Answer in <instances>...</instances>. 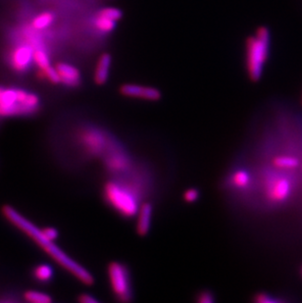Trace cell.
<instances>
[{"instance_id": "6da1fadb", "label": "cell", "mask_w": 302, "mask_h": 303, "mask_svg": "<svg viewBox=\"0 0 302 303\" xmlns=\"http://www.w3.org/2000/svg\"><path fill=\"white\" fill-rule=\"evenodd\" d=\"M2 213L4 217L13 224L17 229L22 231L27 234L33 242H35L41 249H44L49 256L54 261H56L61 267L66 269L70 272L73 276H75L81 283L85 285H93V277L92 274L83 268L78 262L72 259L67 253H65L58 245L50 239L47 237L42 230L39 229L33 222L26 218L22 213L15 209L10 205H5L2 208Z\"/></svg>"}, {"instance_id": "7a4b0ae2", "label": "cell", "mask_w": 302, "mask_h": 303, "mask_svg": "<svg viewBox=\"0 0 302 303\" xmlns=\"http://www.w3.org/2000/svg\"><path fill=\"white\" fill-rule=\"evenodd\" d=\"M142 186L135 180H111L105 184L106 202L123 217L132 218L140 208Z\"/></svg>"}, {"instance_id": "3957f363", "label": "cell", "mask_w": 302, "mask_h": 303, "mask_svg": "<svg viewBox=\"0 0 302 303\" xmlns=\"http://www.w3.org/2000/svg\"><path fill=\"white\" fill-rule=\"evenodd\" d=\"M37 94L20 88L0 86V117L33 116L40 109Z\"/></svg>"}, {"instance_id": "277c9868", "label": "cell", "mask_w": 302, "mask_h": 303, "mask_svg": "<svg viewBox=\"0 0 302 303\" xmlns=\"http://www.w3.org/2000/svg\"><path fill=\"white\" fill-rule=\"evenodd\" d=\"M271 35L266 27H260L254 36L248 37L246 41V65L251 81L261 79L265 63L269 57Z\"/></svg>"}, {"instance_id": "5b68a950", "label": "cell", "mask_w": 302, "mask_h": 303, "mask_svg": "<svg viewBox=\"0 0 302 303\" xmlns=\"http://www.w3.org/2000/svg\"><path fill=\"white\" fill-rule=\"evenodd\" d=\"M77 140L81 145V149L89 156L102 157L108 146L114 140L102 129L85 127L78 132Z\"/></svg>"}, {"instance_id": "8992f818", "label": "cell", "mask_w": 302, "mask_h": 303, "mask_svg": "<svg viewBox=\"0 0 302 303\" xmlns=\"http://www.w3.org/2000/svg\"><path fill=\"white\" fill-rule=\"evenodd\" d=\"M107 271L112 292L117 299L122 302L131 301L133 298V289L128 268L120 262H112L109 264Z\"/></svg>"}, {"instance_id": "52a82bcc", "label": "cell", "mask_w": 302, "mask_h": 303, "mask_svg": "<svg viewBox=\"0 0 302 303\" xmlns=\"http://www.w3.org/2000/svg\"><path fill=\"white\" fill-rule=\"evenodd\" d=\"M105 168L113 175H126L133 170V161L128 152L114 140L103 156Z\"/></svg>"}, {"instance_id": "ba28073f", "label": "cell", "mask_w": 302, "mask_h": 303, "mask_svg": "<svg viewBox=\"0 0 302 303\" xmlns=\"http://www.w3.org/2000/svg\"><path fill=\"white\" fill-rule=\"evenodd\" d=\"M35 48L27 41L16 45L9 52V65L13 70L24 74L34 64Z\"/></svg>"}, {"instance_id": "9c48e42d", "label": "cell", "mask_w": 302, "mask_h": 303, "mask_svg": "<svg viewBox=\"0 0 302 303\" xmlns=\"http://www.w3.org/2000/svg\"><path fill=\"white\" fill-rule=\"evenodd\" d=\"M265 191L268 199L271 201L283 202L291 196V181L282 176L269 177L265 182Z\"/></svg>"}, {"instance_id": "30bf717a", "label": "cell", "mask_w": 302, "mask_h": 303, "mask_svg": "<svg viewBox=\"0 0 302 303\" xmlns=\"http://www.w3.org/2000/svg\"><path fill=\"white\" fill-rule=\"evenodd\" d=\"M120 93L128 97L141 98L148 101H157L161 98V93L159 90L151 86H144L133 83L123 84L120 89Z\"/></svg>"}, {"instance_id": "8fae6325", "label": "cell", "mask_w": 302, "mask_h": 303, "mask_svg": "<svg viewBox=\"0 0 302 303\" xmlns=\"http://www.w3.org/2000/svg\"><path fill=\"white\" fill-rule=\"evenodd\" d=\"M55 69L57 71L60 82L69 88H76L81 83V73L75 66L60 62Z\"/></svg>"}, {"instance_id": "7c38bea8", "label": "cell", "mask_w": 302, "mask_h": 303, "mask_svg": "<svg viewBox=\"0 0 302 303\" xmlns=\"http://www.w3.org/2000/svg\"><path fill=\"white\" fill-rule=\"evenodd\" d=\"M152 214L153 207L151 203L143 202L140 204V208L137 213V233L141 236L146 235L150 230Z\"/></svg>"}, {"instance_id": "4fadbf2b", "label": "cell", "mask_w": 302, "mask_h": 303, "mask_svg": "<svg viewBox=\"0 0 302 303\" xmlns=\"http://www.w3.org/2000/svg\"><path fill=\"white\" fill-rule=\"evenodd\" d=\"M112 57L109 53H104L100 56L94 72V82L97 84H104L109 78Z\"/></svg>"}, {"instance_id": "5bb4252c", "label": "cell", "mask_w": 302, "mask_h": 303, "mask_svg": "<svg viewBox=\"0 0 302 303\" xmlns=\"http://www.w3.org/2000/svg\"><path fill=\"white\" fill-rule=\"evenodd\" d=\"M54 21V15L51 12H42L33 19L32 28L35 31H42L50 27Z\"/></svg>"}, {"instance_id": "9a60e30c", "label": "cell", "mask_w": 302, "mask_h": 303, "mask_svg": "<svg viewBox=\"0 0 302 303\" xmlns=\"http://www.w3.org/2000/svg\"><path fill=\"white\" fill-rule=\"evenodd\" d=\"M250 184V176L245 170H236L231 176V185L235 188H245Z\"/></svg>"}, {"instance_id": "2e32d148", "label": "cell", "mask_w": 302, "mask_h": 303, "mask_svg": "<svg viewBox=\"0 0 302 303\" xmlns=\"http://www.w3.org/2000/svg\"><path fill=\"white\" fill-rule=\"evenodd\" d=\"M34 63L35 66L38 68V71L46 70L50 64V59L47 54V51L42 47H36L34 50Z\"/></svg>"}, {"instance_id": "e0dca14e", "label": "cell", "mask_w": 302, "mask_h": 303, "mask_svg": "<svg viewBox=\"0 0 302 303\" xmlns=\"http://www.w3.org/2000/svg\"><path fill=\"white\" fill-rule=\"evenodd\" d=\"M273 165L282 170H292L298 167L299 161L293 156H278L274 158Z\"/></svg>"}, {"instance_id": "ac0fdd59", "label": "cell", "mask_w": 302, "mask_h": 303, "mask_svg": "<svg viewBox=\"0 0 302 303\" xmlns=\"http://www.w3.org/2000/svg\"><path fill=\"white\" fill-rule=\"evenodd\" d=\"M34 277L39 283H48L53 278V269L48 264H39L34 269Z\"/></svg>"}, {"instance_id": "d6986e66", "label": "cell", "mask_w": 302, "mask_h": 303, "mask_svg": "<svg viewBox=\"0 0 302 303\" xmlns=\"http://www.w3.org/2000/svg\"><path fill=\"white\" fill-rule=\"evenodd\" d=\"M24 299L30 303H50L52 302V298L49 294L46 292L38 291H27L24 292Z\"/></svg>"}, {"instance_id": "ffe728a7", "label": "cell", "mask_w": 302, "mask_h": 303, "mask_svg": "<svg viewBox=\"0 0 302 303\" xmlns=\"http://www.w3.org/2000/svg\"><path fill=\"white\" fill-rule=\"evenodd\" d=\"M95 26L100 32L110 33L115 29L116 21H113L111 19H108V18H105V17L98 15L97 19L95 20Z\"/></svg>"}, {"instance_id": "44dd1931", "label": "cell", "mask_w": 302, "mask_h": 303, "mask_svg": "<svg viewBox=\"0 0 302 303\" xmlns=\"http://www.w3.org/2000/svg\"><path fill=\"white\" fill-rule=\"evenodd\" d=\"M38 77L42 80H47L48 82L51 83H59L60 80H59L58 73L55 69V66L53 67L52 65L49 66L46 70L38 71Z\"/></svg>"}, {"instance_id": "7402d4cb", "label": "cell", "mask_w": 302, "mask_h": 303, "mask_svg": "<svg viewBox=\"0 0 302 303\" xmlns=\"http://www.w3.org/2000/svg\"><path fill=\"white\" fill-rule=\"evenodd\" d=\"M99 16H102L105 18L111 19L113 21H119L122 18V11L114 8V7H108V8H103L100 11L98 12Z\"/></svg>"}, {"instance_id": "603a6c76", "label": "cell", "mask_w": 302, "mask_h": 303, "mask_svg": "<svg viewBox=\"0 0 302 303\" xmlns=\"http://www.w3.org/2000/svg\"><path fill=\"white\" fill-rule=\"evenodd\" d=\"M199 199V191L197 188L190 187L184 192V200L187 203H193Z\"/></svg>"}, {"instance_id": "cb8c5ba5", "label": "cell", "mask_w": 302, "mask_h": 303, "mask_svg": "<svg viewBox=\"0 0 302 303\" xmlns=\"http://www.w3.org/2000/svg\"><path fill=\"white\" fill-rule=\"evenodd\" d=\"M214 294L209 291H202L199 292L197 296V301L198 303H212L214 302Z\"/></svg>"}, {"instance_id": "d4e9b609", "label": "cell", "mask_w": 302, "mask_h": 303, "mask_svg": "<svg viewBox=\"0 0 302 303\" xmlns=\"http://www.w3.org/2000/svg\"><path fill=\"white\" fill-rule=\"evenodd\" d=\"M254 301L256 303H279L282 302V300L279 299H276L271 297L270 295H268L266 293H258L256 294L254 297Z\"/></svg>"}, {"instance_id": "484cf974", "label": "cell", "mask_w": 302, "mask_h": 303, "mask_svg": "<svg viewBox=\"0 0 302 303\" xmlns=\"http://www.w3.org/2000/svg\"><path fill=\"white\" fill-rule=\"evenodd\" d=\"M42 230V233H45V235L52 240V241H56L57 237H58V231L55 229V228H52V227H46Z\"/></svg>"}, {"instance_id": "4316f807", "label": "cell", "mask_w": 302, "mask_h": 303, "mask_svg": "<svg viewBox=\"0 0 302 303\" xmlns=\"http://www.w3.org/2000/svg\"><path fill=\"white\" fill-rule=\"evenodd\" d=\"M78 300L81 303L99 302V300H98L97 298H95V297H94L93 295H92V294H88V293H82V294H81V295L79 296Z\"/></svg>"}]
</instances>
